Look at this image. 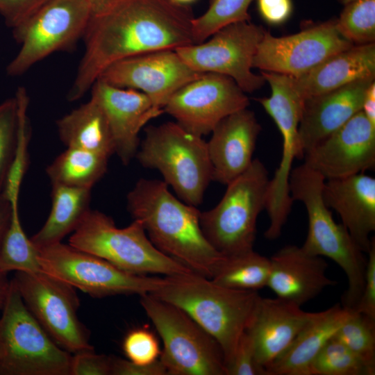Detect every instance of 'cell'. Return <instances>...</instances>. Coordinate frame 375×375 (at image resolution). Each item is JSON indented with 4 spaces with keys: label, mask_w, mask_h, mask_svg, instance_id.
<instances>
[{
    "label": "cell",
    "mask_w": 375,
    "mask_h": 375,
    "mask_svg": "<svg viewBox=\"0 0 375 375\" xmlns=\"http://www.w3.org/2000/svg\"><path fill=\"white\" fill-rule=\"evenodd\" d=\"M310 375H374L356 355L332 337L312 361Z\"/></svg>",
    "instance_id": "33"
},
{
    "label": "cell",
    "mask_w": 375,
    "mask_h": 375,
    "mask_svg": "<svg viewBox=\"0 0 375 375\" xmlns=\"http://www.w3.org/2000/svg\"><path fill=\"white\" fill-rule=\"evenodd\" d=\"M253 0H210L204 13L194 17L192 33L194 44L204 42L220 28L235 22L250 21L249 7Z\"/></svg>",
    "instance_id": "32"
},
{
    "label": "cell",
    "mask_w": 375,
    "mask_h": 375,
    "mask_svg": "<svg viewBox=\"0 0 375 375\" xmlns=\"http://www.w3.org/2000/svg\"><path fill=\"white\" fill-rule=\"evenodd\" d=\"M15 97L18 105L17 141L2 194L18 206L20 188L28 167V145L31 138V126L27 117L28 97L24 88H18Z\"/></svg>",
    "instance_id": "31"
},
{
    "label": "cell",
    "mask_w": 375,
    "mask_h": 375,
    "mask_svg": "<svg viewBox=\"0 0 375 375\" xmlns=\"http://www.w3.org/2000/svg\"><path fill=\"white\" fill-rule=\"evenodd\" d=\"M68 242L131 274L171 276L192 272L158 249L140 222L133 219L128 226L118 228L110 217L97 210H88Z\"/></svg>",
    "instance_id": "5"
},
{
    "label": "cell",
    "mask_w": 375,
    "mask_h": 375,
    "mask_svg": "<svg viewBox=\"0 0 375 375\" xmlns=\"http://www.w3.org/2000/svg\"><path fill=\"white\" fill-rule=\"evenodd\" d=\"M341 3L346 5L349 3H351L352 1H354L356 0H338Z\"/></svg>",
    "instance_id": "49"
},
{
    "label": "cell",
    "mask_w": 375,
    "mask_h": 375,
    "mask_svg": "<svg viewBox=\"0 0 375 375\" xmlns=\"http://www.w3.org/2000/svg\"><path fill=\"white\" fill-rule=\"evenodd\" d=\"M144 132L135 156L138 162L159 171L183 202L200 205L212 181L207 142L176 122L150 125Z\"/></svg>",
    "instance_id": "4"
},
{
    "label": "cell",
    "mask_w": 375,
    "mask_h": 375,
    "mask_svg": "<svg viewBox=\"0 0 375 375\" xmlns=\"http://www.w3.org/2000/svg\"><path fill=\"white\" fill-rule=\"evenodd\" d=\"M119 1V0H88L92 10V16L104 12Z\"/></svg>",
    "instance_id": "47"
},
{
    "label": "cell",
    "mask_w": 375,
    "mask_h": 375,
    "mask_svg": "<svg viewBox=\"0 0 375 375\" xmlns=\"http://www.w3.org/2000/svg\"><path fill=\"white\" fill-rule=\"evenodd\" d=\"M190 6L170 0H119L92 15L83 37L85 51L67 94L81 99L112 63L158 50L193 44Z\"/></svg>",
    "instance_id": "1"
},
{
    "label": "cell",
    "mask_w": 375,
    "mask_h": 375,
    "mask_svg": "<svg viewBox=\"0 0 375 375\" xmlns=\"http://www.w3.org/2000/svg\"><path fill=\"white\" fill-rule=\"evenodd\" d=\"M352 46L338 31L336 19L313 24L297 33L282 37L265 31L252 67L297 77Z\"/></svg>",
    "instance_id": "13"
},
{
    "label": "cell",
    "mask_w": 375,
    "mask_h": 375,
    "mask_svg": "<svg viewBox=\"0 0 375 375\" xmlns=\"http://www.w3.org/2000/svg\"><path fill=\"white\" fill-rule=\"evenodd\" d=\"M260 131L254 112L247 108L217 124L207 142L212 181L227 185L250 166Z\"/></svg>",
    "instance_id": "20"
},
{
    "label": "cell",
    "mask_w": 375,
    "mask_h": 375,
    "mask_svg": "<svg viewBox=\"0 0 375 375\" xmlns=\"http://www.w3.org/2000/svg\"><path fill=\"white\" fill-rule=\"evenodd\" d=\"M18 131V105L16 97L0 104V194L15 153Z\"/></svg>",
    "instance_id": "36"
},
{
    "label": "cell",
    "mask_w": 375,
    "mask_h": 375,
    "mask_svg": "<svg viewBox=\"0 0 375 375\" xmlns=\"http://www.w3.org/2000/svg\"><path fill=\"white\" fill-rule=\"evenodd\" d=\"M314 314L278 297H260L246 330L258 363L267 369Z\"/></svg>",
    "instance_id": "21"
},
{
    "label": "cell",
    "mask_w": 375,
    "mask_h": 375,
    "mask_svg": "<svg viewBox=\"0 0 375 375\" xmlns=\"http://www.w3.org/2000/svg\"><path fill=\"white\" fill-rule=\"evenodd\" d=\"M38 255V249L23 230L19 207L12 206L10 224L0 250V270L8 274L41 272Z\"/></svg>",
    "instance_id": "30"
},
{
    "label": "cell",
    "mask_w": 375,
    "mask_h": 375,
    "mask_svg": "<svg viewBox=\"0 0 375 375\" xmlns=\"http://www.w3.org/2000/svg\"><path fill=\"white\" fill-rule=\"evenodd\" d=\"M344 6L336 19L342 35L353 45L374 43L375 0H356Z\"/></svg>",
    "instance_id": "35"
},
{
    "label": "cell",
    "mask_w": 375,
    "mask_h": 375,
    "mask_svg": "<svg viewBox=\"0 0 375 375\" xmlns=\"http://www.w3.org/2000/svg\"><path fill=\"white\" fill-rule=\"evenodd\" d=\"M265 31L250 21L235 22L216 31L207 42L175 51L192 69L227 76L245 93L253 92L265 83L261 74L251 71L253 56Z\"/></svg>",
    "instance_id": "12"
},
{
    "label": "cell",
    "mask_w": 375,
    "mask_h": 375,
    "mask_svg": "<svg viewBox=\"0 0 375 375\" xmlns=\"http://www.w3.org/2000/svg\"><path fill=\"white\" fill-rule=\"evenodd\" d=\"M91 17L88 0H50L12 28L21 48L6 68L8 75L20 76L49 55L75 47Z\"/></svg>",
    "instance_id": "10"
},
{
    "label": "cell",
    "mask_w": 375,
    "mask_h": 375,
    "mask_svg": "<svg viewBox=\"0 0 375 375\" xmlns=\"http://www.w3.org/2000/svg\"><path fill=\"white\" fill-rule=\"evenodd\" d=\"M140 303L162 341L159 359L167 375H226L221 347L184 310L151 294Z\"/></svg>",
    "instance_id": "8"
},
{
    "label": "cell",
    "mask_w": 375,
    "mask_h": 375,
    "mask_svg": "<svg viewBox=\"0 0 375 375\" xmlns=\"http://www.w3.org/2000/svg\"><path fill=\"white\" fill-rule=\"evenodd\" d=\"M165 277L166 284L150 294L181 308L215 338L226 365L251 322L258 292L224 287L193 272Z\"/></svg>",
    "instance_id": "3"
},
{
    "label": "cell",
    "mask_w": 375,
    "mask_h": 375,
    "mask_svg": "<svg viewBox=\"0 0 375 375\" xmlns=\"http://www.w3.org/2000/svg\"><path fill=\"white\" fill-rule=\"evenodd\" d=\"M110 375H167V372L159 358L152 363L141 365L111 356Z\"/></svg>",
    "instance_id": "42"
},
{
    "label": "cell",
    "mask_w": 375,
    "mask_h": 375,
    "mask_svg": "<svg viewBox=\"0 0 375 375\" xmlns=\"http://www.w3.org/2000/svg\"><path fill=\"white\" fill-rule=\"evenodd\" d=\"M371 77H375V43L353 45L292 78L297 90L305 100Z\"/></svg>",
    "instance_id": "24"
},
{
    "label": "cell",
    "mask_w": 375,
    "mask_h": 375,
    "mask_svg": "<svg viewBox=\"0 0 375 375\" xmlns=\"http://www.w3.org/2000/svg\"><path fill=\"white\" fill-rule=\"evenodd\" d=\"M323 199L340 217L342 224L363 252L375 230V178L363 173L325 180Z\"/></svg>",
    "instance_id": "23"
},
{
    "label": "cell",
    "mask_w": 375,
    "mask_h": 375,
    "mask_svg": "<svg viewBox=\"0 0 375 375\" xmlns=\"http://www.w3.org/2000/svg\"><path fill=\"white\" fill-rule=\"evenodd\" d=\"M108 158L84 149L67 147L47 167L52 185L92 190L106 174Z\"/></svg>",
    "instance_id": "28"
},
{
    "label": "cell",
    "mask_w": 375,
    "mask_h": 375,
    "mask_svg": "<svg viewBox=\"0 0 375 375\" xmlns=\"http://www.w3.org/2000/svg\"><path fill=\"white\" fill-rule=\"evenodd\" d=\"M12 279L26 306L57 344L72 353L94 349L77 315L75 288L42 271L15 272Z\"/></svg>",
    "instance_id": "11"
},
{
    "label": "cell",
    "mask_w": 375,
    "mask_h": 375,
    "mask_svg": "<svg viewBox=\"0 0 375 375\" xmlns=\"http://www.w3.org/2000/svg\"><path fill=\"white\" fill-rule=\"evenodd\" d=\"M56 126L59 138L67 147L84 149L108 158L115 153L106 116L92 96L88 102L57 120Z\"/></svg>",
    "instance_id": "26"
},
{
    "label": "cell",
    "mask_w": 375,
    "mask_h": 375,
    "mask_svg": "<svg viewBox=\"0 0 375 375\" xmlns=\"http://www.w3.org/2000/svg\"><path fill=\"white\" fill-rule=\"evenodd\" d=\"M304 164L325 180L342 178L375 166V126L360 110L306 152Z\"/></svg>",
    "instance_id": "17"
},
{
    "label": "cell",
    "mask_w": 375,
    "mask_h": 375,
    "mask_svg": "<svg viewBox=\"0 0 375 375\" xmlns=\"http://www.w3.org/2000/svg\"><path fill=\"white\" fill-rule=\"evenodd\" d=\"M270 260L253 250L225 257L211 279L224 287L255 290L267 287Z\"/></svg>",
    "instance_id": "29"
},
{
    "label": "cell",
    "mask_w": 375,
    "mask_h": 375,
    "mask_svg": "<svg viewBox=\"0 0 375 375\" xmlns=\"http://www.w3.org/2000/svg\"><path fill=\"white\" fill-rule=\"evenodd\" d=\"M350 312V308L339 304L315 312L288 347L267 367L268 375H310L312 361Z\"/></svg>",
    "instance_id": "25"
},
{
    "label": "cell",
    "mask_w": 375,
    "mask_h": 375,
    "mask_svg": "<svg viewBox=\"0 0 375 375\" xmlns=\"http://www.w3.org/2000/svg\"><path fill=\"white\" fill-rule=\"evenodd\" d=\"M303 101L288 88L273 90L260 105L273 119L282 136V156L272 179L269 180L265 209L269 225L265 232L268 240L278 238L291 210L293 199L290 195L289 178L295 158H303L299 144V125Z\"/></svg>",
    "instance_id": "15"
},
{
    "label": "cell",
    "mask_w": 375,
    "mask_h": 375,
    "mask_svg": "<svg viewBox=\"0 0 375 375\" xmlns=\"http://www.w3.org/2000/svg\"><path fill=\"white\" fill-rule=\"evenodd\" d=\"M110 369L111 356L83 350L72 356L69 375H110Z\"/></svg>",
    "instance_id": "39"
},
{
    "label": "cell",
    "mask_w": 375,
    "mask_h": 375,
    "mask_svg": "<svg viewBox=\"0 0 375 375\" xmlns=\"http://www.w3.org/2000/svg\"><path fill=\"white\" fill-rule=\"evenodd\" d=\"M256 5L262 19L273 26L286 22L293 10L292 0H256Z\"/></svg>",
    "instance_id": "43"
},
{
    "label": "cell",
    "mask_w": 375,
    "mask_h": 375,
    "mask_svg": "<svg viewBox=\"0 0 375 375\" xmlns=\"http://www.w3.org/2000/svg\"><path fill=\"white\" fill-rule=\"evenodd\" d=\"M368 258L365 276L364 288L360 298L353 309L358 312L375 319V241L367 251Z\"/></svg>",
    "instance_id": "41"
},
{
    "label": "cell",
    "mask_w": 375,
    "mask_h": 375,
    "mask_svg": "<svg viewBox=\"0 0 375 375\" xmlns=\"http://www.w3.org/2000/svg\"><path fill=\"white\" fill-rule=\"evenodd\" d=\"M91 190L52 185L49 217L42 227L30 238L38 250L60 242L74 231L90 209Z\"/></svg>",
    "instance_id": "27"
},
{
    "label": "cell",
    "mask_w": 375,
    "mask_h": 375,
    "mask_svg": "<svg viewBox=\"0 0 375 375\" xmlns=\"http://www.w3.org/2000/svg\"><path fill=\"white\" fill-rule=\"evenodd\" d=\"M39 251L42 272L94 298L142 295L161 288L167 278L131 274L106 260L62 242Z\"/></svg>",
    "instance_id": "9"
},
{
    "label": "cell",
    "mask_w": 375,
    "mask_h": 375,
    "mask_svg": "<svg viewBox=\"0 0 375 375\" xmlns=\"http://www.w3.org/2000/svg\"><path fill=\"white\" fill-rule=\"evenodd\" d=\"M334 337L375 372V319L351 309Z\"/></svg>",
    "instance_id": "34"
},
{
    "label": "cell",
    "mask_w": 375,
    "mask_h": 375,
    "mask_svg": "<svg viewBox=\"0 0 375 375\" xmlns=\"http://www.w3.org/2000/svg\"><path fill=\"white\" fill-rule=\"evenodd\" d=\"M50 0H0V15L12 28L21 25Z\"/></svg>",
    "instance_id": "40"
},
{
    "label": "cell",
    "mask_w": 375,
    "mask_h": 375,
    "mask_svg": "<svg viewBox=\"0 0 375 375\" xmlns=\"http://www.w3.org/2000/svg\"><path fill=\"white\" fill-rule=\"evenodd\" d=\"M122 349L128 360L141 365L155 362L161 352L156 336L145 327L129 331L124 338Z\"/></svg>",
    "instance_id": "37"
},
{
    "label": "cell",
    "mask_w": 375,
    "mask_h": 375,
    "mask_svg": "<svg viewBox=\"0 0 375 375\" xmlns=\"http://www.w3.org/2000/svg\"><path fill=\"white\" fill-rule=\"evenodd\" d=\"M204 73L192 69L175 50L150 51L118 60L108 66L100 79L113 86L138 90L162 108L182 86Z\"/></svg>",
    "instance_id": "16"
},
{
    "label": "cell",
    "mask_w": 375,
    "mask_h": 375,
    "mask_svg": "<svg viewBox=\"0 0 375 375\" xmlns=\"http://www.w3.org/2000/svg\"><path fill=\"white\" fill-rule=\"evenodd\" d=\"M11 279L8 277V273L0 270V312L6 303L10 286Z\"/></svg>",
    "instance_id": "46"
},
{
    "label": "cell",
    "mask_w": 375,
    "mask_h": 375,
    "mask_svg": "<svg viewBox=\"0 0 375 375\" xmlns=\"http://www.w3.org/2000/svg\"><path fill=\"white\" fill-rule=\"evenodd\" d=\"M12 214L11 203L2 194H0V250L10 224Z\"/></svg>",
    "instance_id": "44"
},
{
    "label": "cell",
    "mask_w": 375,
    "mask_h": 375,
    "mask_svg": "<svg viewBox=\"0 0 375 375\" xmlns=\"http://www.w3.org/2000/svg\"><path fill=\"white\" fill-rule=\"evenodd\" d=\"M375 77L360 79L304 100L299 125L303 158L312 148L362 110L365 92Z\"/></svg>",
    "instance_id": "19"
},
{
    "label": "cell",
    "mask_w": 375,
    "mask_h": 375,
    "mask_svg": "<svg viewBox=\"0 0 375 375\" xmlns=\"http://www.w3.org/2000/svg\"><path fill=\"white\" fill-rule=\"evenodd\" d=\"M249 105L248 97L231 78L204 73L176 91L163 110L186 131L203 137L224 118Z\"/></svg>",
    "instance_id": "14"
},
{
    "label": "cell",
    "mask_w": 375,
    "mask_h": 375,
    "mask_svg": "<svg viewBox=\"0 0 375 375\" xmlns=\"http://www.w3.org/2000/svg\"><path fill=\"white\" fill-rule=\"evenodd\" d=\"M269 180L265 166L254 159L242 174L226 185L216 206L200 212L205 238L224 257L253 250L257 219L265 209Z\"/></svg>",
    "instance_id": "6"
},
{
    "label": "cell",
    "mask_w": 375,
    "mask_h": 375,
    "mask_svg": "<svg viewBox=\"0 0 375 375\" xmlns=\"http://www.w3.org/2000/svg\"><path fill=\"white\" fill-rule=\"evenodd\" d=\"M267 287L276 297L299 306L317 297L336 282L326 274L328 264L321 256L306 252L302 247L287 245L270 258Z\"/></svg>",
    "instance_id": "22"
},
{
    "label": "cell",
    "mask_w": 375,
    "mask_h": 375,
    "mask_svg": "<svg viewBox=\"0 0 375 375\" xmlns=\"http://www.w3.org/2000/svg\"><path fill=\"white\" fill-rule=\"evenodd\" d=\"M126 207L153 244L193 272L211 278L225 257L205 238L196 206L175 197L166 183L139 179L126 197Z\"/></svg>",
    "instance_id": "2"
},
{
    "label": "cell",
    "mask_w": 375,
    "mask_h": 375,
    "mask_svg": "<svg viewBox=\"0 0 375 375\" xmlns=\"http://www.w3.org/2000/svg\"><path fill=\"white\" fill-rule=\"evenodd\" d=\"M226 375H268L267 369L257 361L252 342L246 331L226 364Z\"/></svg>",
    "instance_id": "38"
},
{
    "label": "cell",
    "mask_w": 375,
    "mask_h": 375,
    "mask_svg": "<svg viewBox=\"0 0 375 375\" xmlns=\"http://www.w3.org/2000/svg\"><path fill=\"white\" fill-rule=\"evenodd\" d=\"M71 359L26 306L11 278L0 316V375H69Z\"/></svg>",
    "instance_id": "7"
},
{
    "label": "cell",
    "mask_w": 375,
    "mask_h": 375,
    "mask_svg": "<svg viewBox=\"0 0 375 375\" xmlns=\"http://www.w3.org/2000/svg\"><path fill=\"white\" fill-rule=\"evenodd\" d=\"M91 96L106 116L115 143V153L124 165L135 158L140 147L139 133L147 123L164 113L143 92L122 88L97 79Z\"/></svg>",
    "instance_id": "18"
},
{
    "label": "cell",
    "mask_w": 375,
    "mask_h": 375,
    "mask_svg": "<svg viewBox=\"0 0 375 375\" xmlns=\"http://www.w3.org/2000/svg\"><path fill=\"white\" fill-rule=\"evenodd\" d=\"M362 111L372 125L375 126V81L369 85L365 92Z\"/></svg>",
    "instance_id": "45"
},
{
    "label": "cell",
    "mask_w": 375,
    "mask_h": 375,
    "mask_svg": "<svg viewBox=\"0 0 375 375\" xmlns=\"http://www.w3.org/2000/svg\"><path fill=\"white\" fill-rule=\"evenodd\" d=\"M172 2L175 4L183 6H190V4L195 3L197 0H170Z\"/></svg>",
    "instance_id": "48"
}]
</instances>
